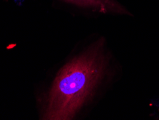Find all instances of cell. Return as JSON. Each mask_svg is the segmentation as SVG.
<instances>
[{
  "label": "cell",
  "mask_w": 159,
  "mask_h": 120,
  "mask_svg": "<svg viewBox=\"0 0 159 120\" xmlns=\"http://www.w3.org/2000/svg\"><path fill=\"white\" fill-rule=\"evenodd\" d=\"M75 5L90 8L101 13L130 15L129 12L116 0H65Z\"/></svg>",
  "instance_id": "2"
},
{
  "label": "cell",
  "mask_w": 159,
  "mask_h": 120,
  "mask_svg": "<svg viewBox=\"0 0 159 120\" xmlns=\"http://www.w3.org/2000/svg\"><path fill=\"white\" fill-rule=\"evenodd\" d=\"M100 38L58 71L44 96L41 119L70 120L75 117L106 74L108 55Z\"/></svg>",
  "instance_id": "1"
}]
</instances>
